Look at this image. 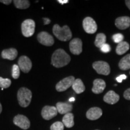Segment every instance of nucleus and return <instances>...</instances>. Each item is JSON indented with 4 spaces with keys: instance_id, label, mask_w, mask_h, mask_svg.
<instances>
[{
    "instance_id": "obj_1",
    "label": "nucleus",
    "mask_w": 130,
    "mask_h": 130,
    "mask_svg": "<svg viewBox=\"0 0 130 130\" xmlns=\"http://www.w3.org/2000/svg\"><path fill=\"white\" fill-rule=\"evenodd\" d=\"M71 57L62 49H58L53 53L51 58L52 64L56 68H61L68 64Z\"/></svg>"
},
{
    "instance_id": "obj_2",
    "label": "nucleus",
    "mask_w": 130,
    "mask_h": 130,
    "mask_svg": "<svg viewBox=\"0 0 130 130\" xmlns=\"http://www.w3.org/2000/svg\"><path fill=\"white\" fill-rule=\"evenodd\" d=\"M53 31L55 36L61 41H68L72 38V32L68 25L61 27L58 24H56L54 25Z\"/></svg>"
},
{
    "instance_id": "obj_3",
    "label": "nucleus",
    "mask_w": 130,
    "mask_h": 130,
    "mask_svg": "<svg viewBox=\"0 0 130 130\" xmlns=\"http://www.w3.org/2000/svg\"><path fill=\"white\" fill-rule=\"evenodd\" d=\"M17 98L19 105L22 107H27L30 105L31 101L32 93L28 89L22 87L18 92Z\"/></svg>"
},
{
    "instance_id": "obj_4",
    "label": "nucleus",
    "mask_w": 130,
    "mask_h": 130,
    "mask_svg": "<svg viewBox=\"0 0 130 130\" xmlns=\"http://www.w3.org/2000/svg\"><path fill=\"white\" fill-rule=\"evenodd\" d=\"M21 30L24 36H32L35 31V22L32 19H26L22 23Z\"/></svg>"
},
{
    "instance_id": "obj_5",
    "label": "nucleus",
    "mask_w": 130,
    "mask_h": 130,
    "mask_svg": "<svg viewBox=\"0 0 130 130\" xmlns=\"http://www.w3.org/2000/svg\"><path fill=\"white\" fill-rule=\"evenodd\" d=\"M93 69L99 74L108 75L110 73V68L108 63L104 61H98L93 63Z\"/></svg>"
},
{
    "instance_id": "obj_6",
    "label": "nucleus",
    "mask_w": 130,
    "mask_h": 130,
    "mask_svg": "<svg viewBox=\"0 0 130 130\" xmlns=\"http://www.w3.org/2000/svg\"><path fill=\"white\" fill-rule=\"evenodd\" d=\"M83 27L85 31L89 34H93L97 30V24L93 18L86 17L83 22Z\"/></svg>"
},
{
    "instance_id": "obj_7",
    "label": "nucleus",
    "mask_w": 130,
    "mask_h": 130,
    "mask_svg": "<svg viewBox=\"0 0 130 130\" xmlns=\"http://www.w3.org/2000/svg\"><path fill=\"white\" fill-rule=\"evenodd\" d=\"M75 78L73 76L66 77L63 79L62 80L58 83L56 84V89L58 92H63L66 90L68 88H69L71 86H72L75 81Z\"/></svg>"
},
{
    "instance_id": "obj_8",
    "label": "nucleus",
    "mask_w": 130,
    "mask_h": 130,
    "mask_svg": "<svg viewBox=\"0 0 130 130\" xmlns=\"http://www.w3.org/2000/svg\"><path fill=\"white\" fill-rule=\"evenodd\" d=\"M37 40L42 45L47 46H52L54 43V39L53 37L48 32L45 31H42L38 34Z\"/></svg>"
},
{
    "instance_id": "obj_9",
    "label": "nucleus",
    "mask_w": 130,
    "mask_h": 130,
    "mask_svg": "<svg viewBox=\"0 0 130 130\" xmlns=\"http://www.w3.org/2000/svg\"><path fill=\"white\" fill-rule=\"evenodd\" d=\"M13 123L16 126L23 129H27L30 126V122L27 117L22 115H18L13 119Z\"/></svg>"
},
{
    "instance_id": "obj_10",
    "label": "nucleus",
    "mask_w": 130,
    "mask_h": 130,
    "mask_svg": "<svg viewBox=\"0 0 130 130\" xmlns=\"http://www.w3.org/2000/svg\"><path fill=\"white\" fill-rule=\"evenodd\" d=\"M57 113L58 111L56 107L46 105L42 109L41 114L42 118L48 121V120L51 119L56 117L57 115Z\"/></svg>"
},
{
    "instance_id": "obj_11",
    "label": "nucleus",
    "mask_w": 130,
    "mask_h": 130,
    "mask_svg": "<svg viewBox=\"0 0 130 130\" xmlns=\"http://www.w3.org/2000/svg\"><path fill=\"white\" fill-rule=\"evenodd\" d=\"M83 42L79 38H75L70 42V51L74 55H79L82 53Z\"/></svg>"
},
{
    "instance_id": "obj_12",
    "label": "nucleus",
    "mask_w": 130,
    "mask_h": 130,
    "mask_svg": "<svg viewBox=\"0 0 130 130\" xmlns=\"http://www.w3.org/2000/svg\"><path fill=\"white\" fill-rule=\"evenodd\" d=\"M18 66L22 72L28 73L32 68V63L28 57L22 56L18 60Z\"/></svg>"
},
{
    "instance_id": "obj_13",
    "label": "nucleus",
    "mask_w": 130,
    "mask_h": 130,
    "mask_svg": "<svg viewBox=\"0 0 130 130\" xmlns=\"http://www.w3.org/2000/svg\"><path fill=\"white\" fill-rule=\"evenodd\" d=\"M102 115V111L99 107L90 108L86 113L87 118L91 121H95L101 118Z\"/></svg>"
},
{
    "instance_id": "obj_14",
    "label": "nucleus",
    "mask_w": 130,
    "mask_h": 130,
    "mask_svg": "<svg viewBox=\"0 0 130 130\" xmlns=\"http://www.w3.org/2000/svg\"><path fill=\"white\" fill-rule=\"evenodd\" d=\"M115 25L119 30H125L130 26V18L128 16L119 17L115 21Z\"/></svg>"
},
{
    "instance_id": "obj_15",
    "label": "nucleus",
    "mask_w": 130,
    "mask_h": 130,
    "mask_svg": "<svg viewBox=\"0 0 130 130\" xmlns=\"http://www.w3.org/2000/svg\"><path fill=\"white\" fill-rule=\"evenodd\" d=\"M72 105L69 102H58L56 104V108L57 111L61 115L71 113L72 110Z\"/></svg>"
},
{
    "instance_id": "obj_16",
    "label": "nucleus",
    "mask_w": 130,
    "mask_h": 130,
    "mask_svg": "<svg viewBox=\"0 0 130 130\" xmlns=\"http://www.w3.org/2000/svg\"><path fill=\"white\" fill-rule=\"evenodd\" d=\"M106 87L105 82L102 79H96L93 81V86L92 87V92L95 94H100L103 92Z\"/></svg>"
},
{
    "instance_id": "obj_17",
    "label": "nucleus",
    "mask_w": 130,
    "mask_h": 130,
    "mask_svg": "<svg viewBox=\"0 0 130 130\" xmlns=\"http://www.w3.org/2000/svg\"><path fill=\"white\" fill-rule=\"evenodd\" d=\"M120 98L116 92L113 90L108 91L104 96V102L109 104H115L116 102H118Z\"/></svg>"
},
{
    "instance_id": "obj_18",
    "label": "nucleus",
    "mask_w": 130,
    "mask_h": 130,
    "mask_svg": "<svg viewBox=\"0 0 130 130\" xmlns=\"http://www.w3.org/2000/svg\"><path fill=\"white\" fill-rule=\"evenodd\" d=\"M18 56V51L15 48H9L3 50L1 53V57L4 59L13 60Z\"/></svg>"
},
{
    "instance_id": "obj_19",
    "label": "nucleus",
    "mask_w": 130,
    "mask_h": 130,
    "mask_svg": "<svg viewBox=\"0 0 130 130\" xmlns=\"http://www.w3.org/2000/svg\"><path fill=\"white\" fill-rule=\"evenodd\" d=\"M72 89L76 93L80 94L85 90V86H84L83 83L81 81V79L78 78L75 79L74 83H73Z\"/></svg>"
},
{
    "instance_id": "obj_20",
    "label": "nucleus",
    "mask_w": 130,
    "mask_h": 130,
    "mask_svg": "<svg viewBox=\"0 0 130 130\" xmlns=\"http://www.w3.org/2000/svg\"><path fill=\"white\" fill-rule=\"evenodd\" d=\"M74 115L71 113H69L64 115L62 119V122L64 125L68 128H72L74 125Z\"/></svg>"
},
{
    "instance_id": "obj_21",
    "label": "nucleus",
    "mask_w": 130,
    "mask_h": 130,
    "mask_svg": "<svg viewBox=\"0 0 130 130\" xmlns=\"http://www.w3.org/2000/svg\"><path fill=\"white\" fill-rule=\"evenodd\" d=\"M119 67L123 71H126L130 69V54L123 57L120 60Z\"/></svg>"
},
{
    "instance_id": "obj_22",
    "label": "nucleus",
    "mask_w": 130,
    "mask_h": 130,
    "mask_svg": "<svg viewBox=\"0 0 130 130\" xmlns=\"http://www.w3.org/2000/svg\"><path fill=\"white\" fill-rule=\"evenodd\" d=\"M129 49V45L126 42H122L121 43H118V46L116 47V52L117 54L122 55L123 54L126 53Z\"/></svg>"
},
{
    "instance_id": "obj_23",
    "label": "nucleus",
    "mask_w": 130,
    "mask_h": 130,
    "mask_svg": "<svg viewBox=\"0 0 130 130\" xmlns=\"http://www.w3.org/2000/svg\"><path fill=\"white\" fill-rule=\"evenodd\" d=\"M106 42V36L104 33H99L96 36L95 45L98 48H101L102 45L105 44Z\"/></svg>"
},
{
    "instance_id": "obj_24",
    "label": "nucleus",
    "mask_w": 130,
    "mask_h": 130,
    "mask_svg": "<svg viewBox=\"0 0 130 130\" xmlns=\"http://www.w3.org/2000/svg\"><path fill=\"white\" fill-rule=\"evenodd\" d=\"M14 4L17 9H26L30 7V1L27 0H14Z\"/></svg>"
},
{
    "instance_id": "obj_25",
    "label": "nucleus",
    "mask_w": 130,
    "mask_h": 130,
    "mask_svg": "<svg viewBox=\"0 0 130 130\" xmlns=\"http://www.w3.org/2000/svg\"><path fill=\"white\" fill-rule=\"evenodd\" d=\"M12 83V81L9 78H3L0 77V87L3 89H6L9 87Z\"/></svg>"
},
{
    "instance_id": "obj_26",
    "label": "nucleus",
    "mask_w": 130,
    "mask_h": 130,
    "mask_svg": "<svg viewBox=\"0 0 130 130\" xmlns=\"http://www.w3.org/2000/svg\"><path fill=\"white\" fill-rule=\"evenodd\" d=\"M20 68L18 65L14 64L12 67V77L14 79H18L20 75Z\"/></svg>"
},
{
    "instance_id": "obj_27",
    "label": "nucleus",
    "mask_w": 130,
    "mask_h": 130,
    "mask_svg": "<svg viewBox=\"0 0 130 130\" xmlns=\"http://www.w3.org/2000/svg\"><path fill=\"white\" fill-rule=\"evenodd\" d=\"M64 124L61 122H56L51 126V130H64Z\"/></svg>"
},
{
    "instance_id": "obj_28",
    "label": "nucleus",
    "mask_w": 130,
    "mask_h": 130,
    "mask_svg": "<svg viewBox=\"0 0 130 130\" xmlns=\"http://www.w3.org/2000/svg\"><path fill=\"white\" fill-rule=\"evenodd\" d=\"M113 40L115 43H119L121 42H123V36L121 33L115 34L113 36Z\"/></svg>"
},
{
    "instance_id": "obj_29",
    "label": "nucleus",
    "mask_w": 130,
    "mask_h": 130,
    "mask_svg": "<svg viewBox=\"0 0 130 130\" xmlns=\"http://www.w3.org/2000/svg\"><path fill=\"white\" fill-rule=\"evenodd\" d=\"M101 51L104 53H109L111 50V48H110V46L107 43H105V44L103 45L100 48Z\"/></svg>"
},
{
    "instance_id": "obj_30",
    "label": "nucleus",
    "mask_w": 130,
    "mask_h": 130,
    "mask_svg": "<svg viewBox=\"0 0 130 130\" xmlns=\"http://www.w3.org/2000/svg\"><path fill=\"white\" fill-rule=\"evenodd\" d=\"M123 97L127 100H130V88L126 89L123 93Z\"/></svg>"
},
{
    "instance_id": "obj_31",
    "label": "nucleus",
    "mask_w": 130,
    "mask_h": 130,
    "mask_svg": "<svg viewBox=\"0 0 130 130\" xmlns=\"http://www.w3.org/2000/svg\"><path fill=\"white\" fill-rule=\"evenodd\" d=\"M126 78H127V77H126V76L125 75L122 74V75H121L119 76V77H117L116 79L118 83H122L123 79H126Z\"/></svg>"
},
{
    "instance_id": "obj_32",
    "label": "nucleus",
    "mask_w": 130,
    "mask_h": 130,
    "mask_svg": "<svg viewBox=\"0 0 130 130\" xmlns=\"http://www.w3.org/2000/svg\"><path fill=\"white\" fill-rule=\"evenodd\" d=\"M43 19L45 25H48V24H50V22H51V20L49 18H43Z\"/></svg>"
},
{
    "instance_id": "obj_33",
    "label": "nucleus",
    "mask_w": 130,
    "mask_h": 130,
    "mask_svg": "<svg viewBox=\"0 0 130 130\" xmlns=\"http://www.w3.org/2000/svg\"><path fill=\"white\" fill-rule=\"evenodd\" d=\"M0 2L3 3V4H4L8 5L11 4V3H12V1H11V0H0Z\"/></svg>"
},
{
    "instance_id": "obj_34",
    "label": "nucleus",
    "mask_w": 130,
    "mask_h": 130,
    "mask_svg": "<svg viewBox=\"0 0 130 130\" xmlns=\"http://www.w3.org/2000/svg\"><path fill=\"white\" fill-rule=\"evenodd\" d=\"M57 2L60 3L61 4H64L69 3V1L68 0H58Z\"/></svg>"
},
{
    "instance_id": "obj_35",
    "label": "nucleus",
    "mask_w": 130,
    "mask_h": 130,
    "mask_svg": "<svg viewBox=\"0 0 130 130\" xmlns=\"http://www.w3.org/2000/svg\"><path fill=\"white\" fill-rule=\"evenodd\" d=\"M125 4L127 6L128 9L130 10V0H126L125 1Z\"/></svg>"
},
{
    "instance_id": "obj_36",
    "label": "nucleus",
    "mask_w": 130,
    "mask_h": 130,
    "mask_svg": "<svg viewBox=\"0 0 130 130\" xmlns=\"http://www.w3.org/2000/svg\"><path fill=\"white\" fill-rule=\"evenodd\" d=\"M75 101V98H70L69 100V101L71 102V101Z\"/></svg>"
},
{
    "instance_id": "obj_37",
    "label": "nucleus",
    "mask_w": 130,
    "mask_h": 130,
    "mask_svg": "<svg viewBox=\"0 0 130 130\" xmlns=\"http://www.w3.org/2000/svg\"><path fill=\"white\" fill-rule=\"evenodd\" d=\"M2 105H1V103H0V114L1 113V112H2Z\"/></svg>"
},
{
    "instance_id": "obj_38",
    "label": "nucleus",
    "mask_w": 130,
    "mask_h": 130,
    "mask_svg": "<svg viewBox=\"0 0 130 130\" xmlns=\"http://www.w3.org/2000/svg\"><path fill=\"white\" fill-rule=\"evenodd\" d=\"M96 130H99V129H96Z\"/></svg>"
}]
</instances>
